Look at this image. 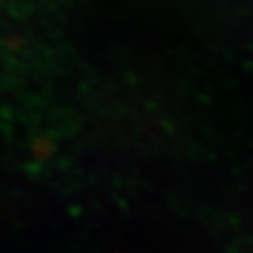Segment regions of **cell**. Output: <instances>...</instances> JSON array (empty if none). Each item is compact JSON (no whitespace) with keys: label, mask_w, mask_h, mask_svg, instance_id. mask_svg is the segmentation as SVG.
Wrapping results in <instances>:
<instances>
[]
</instances>
